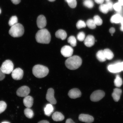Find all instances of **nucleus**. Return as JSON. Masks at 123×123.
Returning <instances> with one entry per match:
<instances>
[{
    "label": "nucleus",
    "instance_id": "obj_1",
    "mask_svg": "<svg viewBox=\"0 0 123 123\" xmlns=\"http://www.w3.org/2000/svg\"><path fill=\"white\" fill-rule=\"evenodd\" d=\"M50 32L47 29H42L38 31L35 36L36 40L38 43L43 44H48L51 40Z\"/></svg>",
    "mask_w": 123,
    "mask_h": 123
},
{
    "label": "nucleus",
    "instance_id": "obj_2",
    "mask_svg": "<svg viewBox=\"0 0 123 123\" xmlns=\"http://www.w3.org/2000/svg\"><path fill=\"white\" fill-rule=\"evenodd\" d=\"M82 60L80 56L74 55L69 57L65 62L66 67L70 70H75L80 67Z\"/></svg>",
    "mask_w": 123,
    "mask_h": 123
},
{
    "label": "nucleus",
    "instance_id": "obj_3",
    "mask_svg": "<svg viewBox=\"0 0 123 123\" xmlns=\"http://www.w3.org/2000/svg\"><path fill=\"white\" fill-rule=\"evenodd\" d=\"M32 72L34 76L38 78L44 77L48 74L49 69L47 67L41 65H36L33 68Z\"/></svg>",
    "mask_w": 123,
    "mask_h": 123
},
{
    "label": "nucleus",
    "instance_id": "obj_4",
    "mask_svg": "<svg viewBox=\"0 0 123 123\" xmlns=\"http://www.w3.org/2000/svg\"><path fill=\"white\" fill-rule=\"evenodd\" d=\"M24 32V27L22 24L18 23L11 27L9 33L13 37H19L23 36Z\"/></svg>",
    "mask_w": 123,
    "mask_h": 123
},
{
    "label": "nucleus",
    "instance_id": "obj_5",
    "mask_svg": "<svg viewBox=\"0 0 123 123\" xmlns=\"http://www.w3.org/2000/svg\"><path fill=\"white\" fill-rule=\"evenodd\" d=\"M13 68V63L10 60H7L4 62L1 67V71L5 74H9L12 73Z\"/></svg>",
    "mask_w": 123,
    "mask_h": 123
},
{
    "label": "nucleus",
    "instance_id": "obj_6",
    "mask_svg": "<svg viewBox=\"0 0 123 123\" xmlns=\"http://www.w3.org/2000/svg\"><path fill=\"white\" fill-rule=\"evenodd\" d=\"M105 96V93L102 90H98L93 92L91 95L90 99L93 102H97L102 99Z\"/></svg>",
    "mask_w": 123,
    "mask_h": 123
},
{
    "label": "nucleus",
    "instance_id": "obj_7",
    "mask_svg": "<svg viewBox=\"0 0 123 123\" xmlns=\"http://www.w3.org/2000/svg\"><path fill=\"white\" fill-rule=\"evenodd\" d=\"M109 71L111 73H119L123 70V66L122 62H118L114 64L109 65L107 67Z\"/></svg>",
    "mask_w": 123,
    "mask_h": 123
},
{
    "label": "nucleus",
    "instance_id": "obj_8",
    "mask_svg": "<svg viewBox=\"0 0 123 123\" xmlns=\"http://www.w3.org/2000/svg\"><path fill=\"white\" fill-rule=\"evenodd\" d=\"M30 90L29 87L26 86H23L20 87L16 92L17 95L21 97H25L30 93Z\"/></svg>",
    "mask_w": 123,
    "mask_h": 123
},
{
    "label": "nucleus",
    "instance_id": "obj_9",
    "mask_svg": "<svg viewBox=\"0 0 123 123\" xmlns=\"http://www.w3.org/2000/svg\"><path fill=\"white\" fill-rule=\"evenodd\" d=\"M54 90L52 88H49L47 90L46 95V99L50 104L55 105L56 103V101L54 97Z\"/></svg>",
    "mask_w": 123,
    "mask_h": 123
},
{
    "label": "nucleus",
    "instance_id": "obj_10",
    "mask_svg": "<svg viewBox=\"0 0 123 123\" xmlns=\"http://www.w3.org/2000/svg\"><path fill=\"white\" fill-rule=\"evenodd\" d=\"M73 52V48L69 46H64L61 49V54L65 57L69 58L72 56Z\"/></svg>",
    "mask_w": 123,
    "mask_h": 123
},
{
    "label": "nucleus",
    "instance_id": "obj_11",
    "mask_svg": "<svg viewBox=\"0 0 123 123\" xmlns=\"http://www.w3.org/2000/svg\"><path fill=\"white\" fill-rule=\"evenodd\" d=\"M24 71L20 68H16L12 72V78L15 80H20L23 78L24 76Z\"/></svg>",
    "mask_w": 123,
    "mask_h": 123
},
{
    "label": "nucleus",
    "instance_id": "obj_12",
    "mask_svg": "<svg viewBox=\"0 0 123 123\" xmlns=\"http://www.w3.org/2000/svg\"><path fill=\"white\" fill-rule=\"evenodd\" d=\"M37 23L38 28L41 29L44 28L47 24L45 17L43 15H39L37 19Z\"/></svg>",
    "mask_w": 123,
    "mask_h": 123
},
{
    "label": "nucleus",
    "instance_id": "obj_13",
    "mask_svg": "<svg viewBox=\"0 0 123 123\" xmlns=\"http://www.w3.org/2000/svg\"><path fill=\"white\" fill-rule=\"evenodd\" d=\"M81 95V92L77 88L71 89L69 91L68 93V96L69 97L73 99L80 97Z\"/></svg>",
    "mask_w": 123,
    "mask_h": 123
},
{
    "label": "nucleus",
    "instance_id": "obj_14",
    "mask_svg": "<svg viewBox=\"0 0 123 123\" xmlns=\"http://www.w3.org/2000/svg\"><path fill=\"white\" fill-rule=\"evenodd\" d=\"M79 121L87 123H91L94 121V118L91 115L85 114H81L79 116Z\"/></svg>",
    "mask_w": 123,
    "mask_h": 123
},
{
    "label": "nucleus",
    "instance_id": "obj_15",
    "mask_svg": "<svg viewBox=\"0 0 123 123\" xmlns=\"http://www.w3.org/2000/svg\"><path fill=\"white\" fill-rule=\"evenodd\" d=\"M95 39L93 35H89L85 39L84 43L85 45L87 47H91L94 45Z\"/></svg>",
    "mask_w": 123,
    "mask_h": 123
},
{
    "label": "nucleus",
    "instance_id": "obj_16",
    "mask_svg": "<svg viewBox=\"0 0 123 123\" xmlns=\"http://www.w3.org/2000/svg\"><path fill=\"white\" fill-rule=\"evenodd\" d=\"M23 103L26 107L28 108H30L33 105V98L30 96H26L23 100Z\"/></svg>",
    "mask_w": 123,
    "mask_h": 123
},
{
    "label": "nucleus",
    "instance_id": "obj_17",
    "mask_svg": "<svg viewBox=\"0 0 123 123\" xmlns=\"http://www.w3.org/2000/svg\"><path fill=\"white\" fill-rule=\"evenodd\" d=\"M122 93V90L120 89L115 88L114 89L112 96L114 100L115 101L117 102L119 100Z\"/></svg>",
    "mask_w": 123,
    "mask_h": 123
},
{
    "label": "nucleus",
    "instance_id": "obj_18",
    "mask_svg": "<svg viewBox=\"0 0 123 123\" xmlns=\"http://www.w3.org/2000/svg\"><path fill=\"white\" fill-rule=\"evenodd\" d=\"M122 17L119 13H117L112 16L110 19V21L112 23L118 24L120 23Z\"/></svg>",
    "mask_w": 123,
    "mask_h": 123
},
{
    "label": "nucleus",
    "instance_id": "obj_19",
    "mask_svg": "<svg viewBox=\"0 0 123 123\" xmlns=\"http://www.w3.org/2000/svg\"><path fill=\"white\" fill-rule=\"evenodd\" d=\"M52 118L54 121H60L64 120V117L61 112H56L52 115Z\"/></svg>",
    "mask_w": 123,
    "mask_h": 123
},
{
    "label": "nucleus",
    "instance_id": "obj_20",
    "mask_svg": "<svg viewBox=\"0 0 123 123\" xmlns=\"http://www.w3.org/2000/svg\"><path fill=\"white\" fill-rule=\"evenodd\" d=\"M55 36L58 38H60L62 40H65L67 37V33L65 31L62 30H59L55 33Z\"/></svg>",
    "mask_w": 123,
    "mask_h": 123
},
{
    "label": "nucleus",
    "instance_id": "obj_21",
    "mask_svg": "<svg viewBox=\"0 0 123 123\" xmlns=\"http://www.w3.org/2000/svg\"><path fill=\"white\" fill-rule=\"evenodd\" d=\"M52 104H49L46 105L44 108V112L45 114L47 116H49L53 111L54 107Z\"/></svg>",
    "mask_w": 123,
    "mask_h": 123
},
{
    "label": "nucleus",
    "instance_id": "obj_22",
    "mask_svg": "<svg viewBox=\"0 0 123 123\" xmlns=\"http://www.w3.org/2000/svg\"><path fill=\"white\" fill-rule=\"evenodd\" d=\"M96 57L98 60L101 62H104L106 60L104 55V51L103 50H99L97 52L96 54Z\"/></svg>",
    "mask_w": 123,
    "mask_h": 123
},
{
    "label": "nucleus",
    "instance_id": "obj_23",
    "mask_svg": "<svg viewBox=\"0 0 123 123\" xmlns=\"http://www.w3.org/2000/svg\"><path fill=\"white\" fill-rule=\"evenodd\" d=\"M103 51L106 59L109 60L113 59L114 54L111 50L110 49H105Z\"/></svg>",
    "mask_w": 123,
    "mask_h": 123
},
{
    "label": "nucleus",
    "instance_id": "obj_24",
    "mask_svg": "<svg viewBox=\"0 0 123 123\" xmlns=\"http://www.w3.org/2000/svg\"><path fill=\"white\" fill-rule=\"evenodd\" d=\"M24 113L26 117L29 119H31L34 116L33 111L30 108H27L25 109L24 111Z\"/></svg>",
    "mask_w": 123,
    "mask_h": 123
},
{
    "label": "nucleus",
    "instance_id": "obj_25",
    "mask_svg": "<svg viewBox=\"0 0 123 123\" xmlns=\"http://www.w3.org/2000/svg\"><path fill=\"white\" fill-rule=\"evenodd\" d=\"M99 9L100 12L104 14L107 13L110 11L106 4H103L100 5Z\"/></svg>",
    "mask_w": 123,
    "mask_h": 123
},
{
    "label": "nucleus",
    "instance_id": "obj_26",
    "mask_svg": "<svg viewBox=\"0 0 123 123\" xmlns=\"http://www.w3.org/2000/svg\"><path fill=\"white\" fill-rule=\"evenodd\" d=\"M115 85L117 87H120L123 84V81L119 75H117L116 76V78L114 81Z\"/></svg>",
    "mask_w": 123,
    "mask_h": 123
},
{
    "label": "nucleus",
    "instance_id": "obj_27",
    "mask_svg": "<svg viewBox=\"0 0 123 123\" xmlns=\"http://www.w3.org/2000/svg\"><path fill=\"white\" fill-rule=\"evenodd\" d=\"M68 42L70 43L72 47H76L77 44V41L74 36H71L68 39Z\"/></svg>",
    "mask_w": 123,
    "mask_h": 123
},
{
    "label": "nucleus",
    "instance_id": "obj_28",
    "mask_svg": "<svg viewBox=\"0 0 123 123\" xmlns=\"http://www.w3.org/2000/svg\"><path fill=\"white\" fill-rule=\"evenodd\" d=\"M86 24L90 29H95L96 27V25L93 19H90L87 20Z\"/></svg>",
    "mask_w": 123,
    "mask_h": 123
},
{
    "label": "nucleus",
    "instance_id": "obj_29",
    "mask_svg": "<svg viewBox=\"0 0 123 123\" xmlns=\"http://www.w3.org/2000/svg\"><path fill=\"white\" fill-rule=\"evenodd\" d=\"M17 23H18V18L16 16L12 17L9 20L8 22L9 26L11 27Z\"/></svg>",
    "mask_w": 123,
    "mask_h": 123
},
{
    "label": "nucleus",
    "instance_id": "obj_30",
    "mask_svg": "<svg viewBox=\"0 0 123 123\" xmlns=\"http://www.w3.org/2000/svg\"><path fill=\"white\" fill-rule=\"evenodd\" d=\"M122 6L119 3L117 2L113 4V9L117 13H119L122 11Z\"/></svg>",
    "mask_w": 123,
    "mask_h": 123
},
{
    "label": "nucleus",
    "instance_id": "obj_31",
    "mask_svg": "<svg viewBox=\"0 0 123 123\" xmlns=\"http://www.w3.org/2000/svg\"><path fill=\"white\" fill-rule=\"evenodd\" d=\"M84 5L88 8H92L94 6L93 1L92 0H85L83 2Z\"/></svg>",
    "mask_w": 123,
    "mask_h": 123
},
{
    "label": "nucleus",
    "instance_id": "obj_32",
    "mask_svg": "<svg viewBox=\"0 0 123 123\" xmlns=\"http://www.w3.org/2000/svg\"><path fill=\"white\" fill-rule=\"evenodd\" d=\"M93 20L96 25L100 26L102 24L103 21L101 18L98 15H96L94 17Z\"/></svg>",
    "mask_w": 123,
    "mask_h": 123
},
{
    "label": "nucleus",
    "instance_id": "obj_33",
    "mask_svg": "<svg viewBox=\"0 0 123 123\" xmlns=\"http://www.w3.org/2000/svg\"><path fill=\"white\" fill-rule=\"evenodd\" d=\"M66 2L68 4V5L71 8H74L77 6L76 0H65Z\"/></svg>",
    "mask_w": 123,
    "mask_h": 123
},
{
    "label": "nucleus",
    "instance_id": "obj_34",
    "mask_svg": "<svg viewBox=\"0 0 123 123\" xmlns=\"http://www.w3.org/2000/svg\"><path fill=\"white\" fill-rule=\"evenodd\" d=\"M86 26V24L84 21L81 20H80L77 23L76 26L78 29L85 28Z\"/></svg>",
    "mask_w": 123,
    "mask_h": 123
},
{
    "label": "nucleus",
    "instance_id": "obj_35",
    "mask_svg": "<svg viewBox=\"0 0 123 123\" xmlns=\"http://www.w3.org/2000/svg\"><path fill=\"white\" fill-rule=\"evenodd\" d=\"M7 106V104L5 102L3 101H0V114L6 110Z\"/></svg>",
    "mask_w": 123,
    "mask_h": 123
},
{
    "label": "nucleus",
    "instance_id": "obj_36",
    "mask_svg": "<svg viewBox=\"0 0 123 123\" xmlns=\"http://www.w3.org/2000/svg\"><path fill=\"white\" fill-rule=\"evenodd\" d=\"M85 38V34L84 32H80L77 35V39L80 41H84Z\"/></svg>",
    "mask_w": 123,
    "mask_h": 123
},
{
    "label": "nucleus",
    "instance_id": "obj_37",
    "mask_svg": "<svg viewBox=\"0 0 123 123\" xmlns=\"http://www.w3.org/2000/svg\"><path fill=\"white\" fill-rule=\"evenodd\" d=\"M106 4L107 5L110 11H111L113 10V4L112 1H107Z\"/></svg>",
    "mask_w": 123,
    "mask_h": 123
},
{
    "label": "nucleus",
    "instance_id": "obj_38",
    "mask_svg": "<svg viewBox=\"0 0 123 123\" xmlns=\"http://www.w3.org/2000/svg\"><path fill=\"white\" fill-rule=\"evenodd\" d=\"M5 77V74L3 73L1 70V68H0V81L3 80Z\"/></svg>",
    "mask_w": 123,
    "mask_h": 123
},
{
    "label": "nucleus",
    "instance_id": "obj_39",
    "mask_svg": "<svg viewBox=\"0 0 123 123\" xmlns=\"http://www.w3.org/2000/svg\"><path fill=\"white\" fill-rule=\"evenodd\" d=\"M13 3L15 5L19 4L21 2V0H11Z\"/></svg>",
    "mask_w": 123,
    "mask_h": 123
},
{
    "label": "nucleus",
    "instance_id": "obj_40",
    "mask_svg": "<svg viewBox=\"0 0 123 123\" xmlns=\"http://www.w3.org/2000/svg\"><path fill=\"white\" fill-rule=\"evenodd\" d=\"M105 0H94L96 3L100 5L103 4Z\"/></svg>",
    "mask_w": 123,
    "mask_h": 123
},
{
    "label": "nucleus",
    "instance_id": "obj_41",
    "mask_svg": "<svg viewBox=\"0 0 123 123\" xmlns=\"http://www.w3.org/2000/svg\"><path fill=\"white\" fill-rule=\"evenodd\" d=\"M110 32L111 33V34H113L115 33V29L114 28L111 27L110 29Z\"/></svg>",
    "mask_w": 123,
    "mask_h": 123
},
{
    "label": "nucleus",
    "instance_id": "obj_42",
    "mask_svg": "<svg viewBox=\"0 0 123 123\" xmlns=\"http://www.w3.org/2000/svg\"><path fill=\"white\" fill-rule=\"evenodd\" d=\"M66 123H75L71 119H67L66 121Z\"/></svg>",
    "mask_w": 123,
    "mask_h": 123
},
{
    "label": "nucleus",
    "instance_id": "obj_43",
    "mask_svg": "<svg viewBox=\"0 0 123 123\" xmlns=\"http://www.w3.org/2000/svg\"><path fill=\"white\" fill-rule=\"evenodd\" d=\"M121 26L120 28L121 30L122 31H123V18H122V20H121V21L120 22Z\"/></svg>",
    "mask_w": 123,
    "mask_h": 123
},
{
    "label": "nucleus",
    "instance_id": "obj_44",
    "mask_svg": "<svg viewBox=\"0 0 123 123\" xmlns=\"http://www.w3.org/2000/svg\"><path fill=\"white\" fill-rule=\"evenodd\" d=\"M38 123H50L49 121L46 120H42L40 121Z\"/></svg>",
    "mask_w": 123,
    "mask_h": 123
},
{
    "label": "nucleus",
    "instance_id": "obj_45",
    "mask_svg": "<svg viewBox=\"0 0 123 123\" xmlns=\"http://www.w3.org/2000/svg\"><path fill=\"white\" fill-rule=\"evenodd\" d=\"M118 2L121 6H123V0H118Z\"/></svg>",
    "mask_w": 123,
    "mask_h": 123
},
{
    "label": "nucleus",
    "instance_id": "obj_46",
    "mask_svg": "<svg viewBox=\"0 0 123 123\" xmlns=\"http://www.w3.org/2000/svg\"><path fill=\"white\" fill-rule=\"evenodd\" d=\"M1 123H10V122H7V121H4V122H3Z\"/></svg>",
    "mask_w": 123,
    "mask_h": 123
},
{
    "label": "nucleus",
    "instance_id": "obj_47",
    "mask_svg": "<svg viewBox=\"0 0 123 123\" xmlns=\"http://www.w3.org/2000/svg\"><path fill=\"white\" fill-rule=\"evenodd\" d=\"M49 1H51V2H53V1H54L55 0H48Z\"/></svg>",
    "mask_w": 123,
    "mask_h": 123
},
{
    "label": "nucleus",
    "instance_id": "obj_48",
    "mask_svg": "<svg viewBox=\"0 0 123 123\" xmlns=\"http://www.w3.org/2000/svg\"><path fill=\"white\" fill-rule=\"evenodd\" d=\"M105 0L107 2V1H110V0Z\"/></svg>",
    "mask_w": 123,
    "mask_h": 123
},
{
    "label": "nucleus",
    "instance_id": "obj_49",
    "mask_svg": "<svg viewBox=\"0 0 123 123\" xmlns=\"http://www.w3.org/2000/svg\"><path fill=\"white\" fill-rule=\"evenodd\" d=\"M1 13V9L0 8V14Z\"/></svg>",
    "mask_w": 123,
    "mask_h": 123
},
{
    "label": "nucleus",
    "instance_id": "obj_50",
    "mask_svg": "<svg viewBox=\"0 0 123 123\" xmlns=\"http://www.w3.org/2000/svg\"><path fill=\"white\" fill-rule=\"evenodd\" d=\"M122 65H123V62H122Z\"/></svg>",
    "mask_w": 123,
    "mask_h": 123
}]
</instances>
